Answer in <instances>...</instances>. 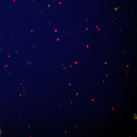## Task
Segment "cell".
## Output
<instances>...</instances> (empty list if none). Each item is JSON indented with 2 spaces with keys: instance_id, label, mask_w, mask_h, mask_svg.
Masks as SVG:
<instances>
[{
  "instance_id": "7a4b0ae2",
  "label": "cell",
  "mask_w": 137,
  "mask_h": 137,
  "mask_svg": "<svg viewBox=\"0 0 137 137\" xmlns=\"http://www.w3.org/2000/svg\"><path fill=\"white\" fill-rule=\"evenodd\" d=\"M118 7H117V8H115L114 9V10H115L116 11V10H117L118 9Z\"/></svg>"
},
{
  "instance_id": "277c9868",
  "label": "cell",
  "mask_w": 137,
  "mask_h": 137,
  "mask_svg": "<svg viewBox=\"0 0 137 137\" xmlns=\"http://www.w3.org/2000/svg\"><path fill=\"white\" fill-rule=\"evenodd\" d=\"M105 63H106V62H105Z\"/></svg>"
},
{
  "instance_id": "6da1fadb",
  "label": "cell",
  "mask_w": 137,
  "mask_h": 137,
  "mask_svg": "<svg viewBox=\"0 0 137 137\" xmlns=\"http://www.w3.org/2000/svg\"><path fill=\"white\" fill-rule=\"evenodd\" d=\"M134 119H137V115L135 113L134 114Z\"/></svg>"
},
{
  "instance_id": "3957f363",
  "label": "cell",
  "mask_w": 137,
  "mask_h": 137,
  "mask_svg": "<svg viewBox=\"0 0 137 137\" xmlns=\"http://www.w3.org/2000/svg\"><path fill=\"white\" fill-rule=\"evenodd\" d=\"M1 133V130L0 129V134Z\"/></svg>"
},
{
  "instance_id": "5b68a950",
  "label": "cell",
  "mask_w": 137,
  "mask_h": 137,
  "mask_svg": "<svg viewBox=\"0 0 137 137\" xmlns=\"http://www.w3.org/2000/svg\"><path fill=\"white\" fill-rule=\"evenodd\" d=\"M99 29H98V30H99Z\"/></svg>"
}]
</instances>
